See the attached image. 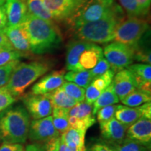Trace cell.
<instances>
[{"label": "cell", "mask_w": 151, "mask_h": 151, "mask_svg": "<svg viewBox=\"0 0 151 151\" xmlns=\"http://www.w3.org/2000/svg\"><path fill=\"white\" fill-rule=\"evenodd\" d=\"M22 25L27 32L32 53H48L58 48L62 42L61 35L54 22L42 20L28 13Z\"/></svg>", "instance_id": "1"}, {"label": "cell", "mask_w": 151, "mask_h": 151, "mask_svg": "<svg viewBox=\"0 0 151 151\" xmlns=\"http://www.w3.org/2000/svg\"><path fill=\"white\" fill-rule=\"evenodd\" d=\"M123 19V11L119 6L116 10L104 18L76 28V36L79 40L93 43H107L113 41L115 30Z\"/></svg>", "instance_id": "2"}, {"label": "cell", "mask_w": 151, "mask_h": 151, "mask_svg": "<svg viewBox=\"0 0 151 151\" xmlns=\"http://www.w3.org/2000/svg\"><path fill=\"white\" fill-rule=\"evenodd\" d=\"M30 116L22 106L7 108L0 113V135L4 142L24 143L28 138Z\"/></svg>", "instance_id": "3"}, {"label": "cell", "mask_w": 151, "mask_h": 151, "mask_svg": "<svg viewBox=\"0 0 151 151\" xmlns=\"http://www.w3.org/2000/svg\"><path fill=\"white\" fill-rule=\"evenodd\" d=\"M50 67V63L43 60L20 62L15 67L4 87L16 99L23 97L28 87L48 72Z\"/></svg>", "instance_id": "4"}, {"label": "cell", "mask_w": 151, "mask_h": 151, "mask_svg": "<svg viewBox=\"0 0 151 151\" xmlns=\"http://www.w3.org/2000/svg\"><path fill=\"white\" fill-rule=\"evenodd\" d=\"M148 27V22L143 18L127 17L118 24L113 41L137 48Z\"/></svg>", "instance_id": "5"}, {"label": "cell", "mask_w": 151, "mask_h": 151, "mask_svg": "<svg viewBox=\"0 0 151 151\" xmlns=\"http://www.w3.org/2000/svg\"><path fill=\"white\" fill-rule=\"evenodd\" d=\"M118 6L115 0H87L69 23L76 29L87 22L104 18Z\"/></svg>", "instance_id": "6"}, {"label": "cell", "mask_w": 151, "mask_h": 151, "mask_svg": "<svg viewBox=\"0 0 151 151\" xmlns=\"http://www.w3.org/2000/svg\"><path fill=\"white\" fill-rule=\"evenodd\" d=\"M135 50L132 46L113 41L104 47L103 54L110 64L111 69L117 73L132 65Z\"/></svg>", "instance_id": "7"}, {"label": "cell", "mask_w": 151, "mask_h": 151, "mask_svg": "<svg viewBox=\"0 0 151 151\" xmlns=\"http://www.w3.org/2000/svg\"><path fill=\"white\" fill-rule=\"evenodd\" d=\"M43 1L55 21L69 22L87 0H43Z\"/></svg>", "instance_id": "8"}, {"label": "cell", "mask_w": 151, "mask_h": 151, "mask_svg": "<svg viewBox=\"0 0 151 151\" xmlns=\"http://www.w3.org/2000/svg\"><path fill=\"white\" fill-rule=\"evenodd\" d=\"M54 124L52 116L38 120H33L30 122L28 137L31 141L37 143H46L55 138L60 137Z\"/></svg>", "instance_id": "9"}, {"label": "cell", "mask_w": 151, "mask_h": 151, "mask_svg": "<svg viewBox=\"0 0 151 151\" xmlns=\"http://www.w3.org/2000/svg\"><path fill=\"white\" fill-rule=\"evenodd\" d=\"M24 106L29 116L34 120H38L51 116L52 106L50 100L45 94L30 93L22 98Z\"/></svg>", "instance_id": "10"}, {"label": "cell", "mask_w": 151, "mask_h": 151, "mask_svg": "<svg viewBox=\"0 0 151 151\" xmlns=\"http://www.w3.org/2000/svg\"><path fill=\"white\" fill-rule=\"evenodd\" d=\"M99 127L102 139L111 146L121 143L125 139L128 128L115 118L99 122Z\"/></svg>", "instance_id": "11"}, {"label": "cell", "mask_w": 151, "mask_h": 151, "mask_svg": "<svg viewBox=\"0 0 151 151\" xmlns=\"http://www.w3.org/2000/svg\"><path fill=\"white\" fill-rule=\"evenodd\" d=\"M2 32L14 50L20 52L24 57L32 53L29 39L22 24L15 27H6Z\"/></svg>", "instance_id": "12"}, {"label": "cell", "mask_w": 151, "mask_h": 151, "mask_svg": "<svg viewBox=\"0 0 151 151\" xmlns=\"http://www.w3.org/2000/svg\"><path fill=\"white\" fill-rule=\"evenodd\" d=\"M126 137L148 147L151 142V119L139 118L127 128Z\"/></svg>", "instance_id": "13"}, {"label": "cell", "mask_w": 151, "mask_h": 151, "mask_svg": "<svg viewBox=\"0 0 151 151\" xmlns=\"http://www.w3.org/2000/svg\"><path fill=\"white\" fill-rule=\"evenodd\" d=\"M7 19V27H15L23 23L28 14L24 0H6L3 5Z\"/></svg>", "instance_id": "14"}, {"label": "cell", "mask_w": 151, "mask_h": 151, "mask_svg": "<svg viewBox=\"0 0 151 151\" xmlns=\"http://www.w3.org/2000/svg\"><path fill=\"white\" fill-rule=\"evenodd\" d=\"M64 70L54 71L43 76L32 88L33 94H46L54 91L63 85L65 82Z\"/></svg>", "instance_id": "15"}, {"label": "cell", "mask_w": 151, "mask_h": 151, "mask_svg": "<svg viewBox=\"0 0 151 151\" xmlns=\"http://www.w3.org/2000/svg\"><path fill=\"white\" fill-rule=\"evenodd\" d=\"M112 84L113 90L120 101L137 89L133 76L127 69H124L116 73Z\"/></svg>", "instance_id": "16"}, {"label": "cell", "mask_w": 151, "mask_h": 151, "mask_svg": "<svg viewBox=\"0 0 151 151\" xmlns=\"http://www.w3.org/2000/svg\"><path fill=\"white\" fill-rule=\"evenodd\" d=\"M127 69L133 76L136 88L138 90L151 94V66L148 64H134Z\"/></svg>", "instance_id": "17"}, {"label": "cell", "mask_w": 151, "mask_h": 151, "mask_svg": "<svg viewBox=\"0 0 151 151\" xmlns=\"http://www.w3.org/2000/svg\"><path fill=\"white\" fill-rule=\"evenodd\" d=\"M92 44L93 43L79 39L69 43L66 56V69L68 71H83L79 65V58L81 53Z\"/></svg>", "instance_id": "18"}, {"label": "cell", "mask_w": 151, "mask_h": 151, "mask_svg": "<svg viewBox=\"0 0 151 151\" xmlns=\"http://www.w3.org/2000/svg\"><path fill=\"white\" fill-rule=\"evenodd\" d=\"M103 57V48L93 43L81 53L78 60L79 65L82 70H90Z\"/></svg>", "instance_id": "19"}, {"label": "cell", "mask_w": 151, "mask_h": 151, "mask_svg": "<svg viewBox=\"0 0 151 151\" xmlns=\"http://www.w3.org/2000/svg\"><path fill=\"white\" fill-rule=\"evenodd\" d=\"M93 106L92 104H90L86 101L77 103L74 106L69 109L68 111L69 117H76V118L86 121L92 127L96 122L95 117L92 113Z\"/></svg>", "instance_id": "20"}, {"label": "cell", "mask_w": 151, "mask_h": 151, "mask_svg": "<svg viewBox=\"0 0 151 151\" xmlns=\"http://www.w3.org/2000/svg\"><path fill=\"white\" fill-rule=\"evenodd\" d=\"M50 100L53 108H61L69 109L78 103L76 100L69 97L66 93L62 86L54 91L45 94Z\"/></svg>", "instance_id": "21"}, {"label": "cell", "mask_w": 151, "mask_h": 151, "mask_svg": "<svg viewBox=\"0 0 151 151\" xmlns=\"http://www.w3.org/2000/svg\"><path fill=\"white\" fill-rule=\"evenodd\" d=\"M141 118H142V116L139 106L129 107L121 106L115 114V118L127 127Z\"/></svg>", "instance_id": "22"}, {"label": "cell", "mask_w": 151, "mask_h": 151, "mask_svg": "<svg viewBox=\"0 0 151 151\" xmlns=\"http://www.w3.org/2000/svg\"><path fill=\"white\" fill-rule=\"evenodd\" d=\"M86 131L69 127L65 133L61 134V138L67 146L76 149L86 148L85 137Z\"/></svg>", "instance_id": "23"}, {"label": "cell", "mask_w": 151, "mask_h": 151, "mask_svg": "<svg viewBox=\"0 0 151 151\" xmlns=\"http://www.w3.org/2000/svg\"><path fill=\"white\" fill-rule=\"evenodd\" d=\"M118 96L116 95V92L113 88L112 83L107 87L104 91L100 94L95 101L93 103V109H92V113L94 116H95L96 113L100 109L103 107L106 106L116 104L119 102Z\"/></svg>", "instance_id": "24"}, {"label": "cell", "mask_w": 151, "mask_h": 151, "mask_svg": "<svg viewBox=\"0 0 151 151\" xmlns=\"http://www.w3.org/2000/svg\"><path fill=\"white\" fill-rule=\"evenodd\" d=\"M26 1H27L26 4L29 14L46 21L55 22L53 17L44 5L43 0H26Z\"/></svg>", "instance_id": "25"}, {"label": "cell", "mask_w": 151, "mask_h": 151, "mask_svg": "<svg viewBox=\"0 0 151 151\" xmlns=\"http://www.w3.org/2000/svg\"><path fill=\"white\" fill-rule=\"evenodd\" d=\"M67 109L53 108L52 119L54 127L60 134H62L69 128V114Z\"/></svg>", "instance_id": "26"}, {"label": "cell", "mask_w": 151, "mask_h": 151, "mask_svg": "<svg viewBox=\"0 0 151 151\" xmlns=\"http://www.w3.org/2000/svg\"><path fill=\"white\" fill-rule=\"evenodd\" d=\"M65 79L86 89L93 80V77L90 70L69 71L65 74Z\"/></svg>", "instance_id": "27"}, {"label": "cell", "mask_w": 151, "mask_h": 151, "mask_svg": "<svg viewBox=\"0 0 151 151\" xmlns=\"http://www.w3.org/2000/svg\"><path fill=\"white\" fill-rule=\"evenodd\" d=\"M151 100V96L146 92L141 91L140 90L136 89L126 96L121 100V102L124 105L129 107H137L149 102Z\"/></svg>", "instance_id": "28"}, {"label": "cell", "mask_w": 151, "mask_h": 151, "mask_svg": "<svg viewBox=\"0 0 151 151\" xmlns=\"http://www.w3.org/2000/svg\"><path fill=\"white\" fill-rule=\"evenodd\" d=\"M62 88L69 97L81 102L85 100L86 89L70 81H65Z\"/></svg>", "instance_id": "29"}, {"label": "cell", "mask_w": 151, "mask_h": 151, "mask_svg": "<svg viewBox=\"0 0 151 151\" xmlns=\"http://www.w3.org/2000/svg\"><path fill=\"white\" fill-rule=\"evenodd\" d=\"M111 146L113 151H148L147 147L127 137L121 143L111 145Z\"/></svg>", "instance_id": "30"}, {"label": "cell", "mask_w": 151, "mask_h": 151, "mask_svg": "<svg viewBox=\"0 0 151 151\" xmlns=\"http://www.w3.org/2000/svg\"><path fill=\"white\" fill-rule=\"evenodd\" d=\"M118 1L121 8L126 11L128 17L141 18L146 15L139 7L137 0H118Z\"/></svg>", "instance_id": "31"}, {"label": "cell", "mask_w": 151, "mask_h": 151, "mask_svg": "<svg viewBox=\"0 0 151 151\" xmlns=\"http://www.w3.org/2000/svg\"><path fill=\"white\" fill-rule=\"evenodd\" d=\"M23 55L14 48L0 49V67H2L11 62L20 60Z\"/></svg>", "instance_id": "32"}, {"label": "cell", "mask_w": 151, "mask_h": 151, "mask_svg": "<svg viewBox=\"0 0 151 151\" xmlns=\"http://www.w3.org/2000/svg\"><path fill=\"white\" fill-rule=\"evenodd\" d=\"M121 106L122 105L113 104L100 109L96 113L97 121L99 122H104L114 118L116 112L121 107Z\"/></svg>", "instance_id": "33"}, {"label": "cell", "mask_w": 151, "mask_h": 151, "mask_svg": "<svg viewBox=\"0 0 151 151\" xmlns=\"http://www.w3.org/2000/svg\"><path fill=\"white\" fill-rule=\"evenodd\" d=\"M19 63L20 60H17L11 62L8 65L0 67V88L4 86L7 83L13 71Z\"/></svg>", "instance_id": "34"}, {"label": "cell", "mask_w": 151, "mask_h": 151, "mask_svg": "<svg viewBox=\"0 0 151 151\" xmlns=\"http://www.w3.org/2000/svg\"><path fill=\"white\" fill-rule=\"evenodd\" d=\"M16 99L4 86L0 88V113L12 105Z\"/></svg>", "instance_id": "35"}, {"label": "cell", "mask_w": 151, "mask_h": 151, "mask_svg": "<svg viewBox=\"0 0 151 151\" xmlns=\"http://www.w3.org/2000/svg\"><path fill=\"white\" fill-rule=\"evenodd\" d=\"M111 69L110 64L109 62L106 60L105 58H101L97 62V65L90 70V72L91 73L92 77L95 78V77L99 76L103 74L106 71H108L109 69Z\"/></svg>", "instance_id": "36"}, {"label": "cell", "mask_w": 151, "mask_h": 151, "mask_svg": "<svg viewBox=\"0 0 151 151\" xmlns=\"http://www.w3.org/2000/svg\"><path fill=\"white\" fill-rule=\"evenodd\" d=\"M101 90H98L93 85L90 83L88 88L86 89V94H85V101L90 104H93L95 100L101 93Z\"/></svg>", "instance_id": "37"}, {"label": "cell", "mask_w": 151, "mask_h": 151, "mask_svg": "<svg viewBox=\"0 0 151 151\" xmlns=\"http://www.w3.org/2000/svg\"><path fill=\"white\" fill-rule=\"evenodd\" d=\"M134 60L142 62L143 64L150 65V50H143V49H140L139 47H137L135 50L134 55Z\"/></svg>", "instance_id": "38"}, {"label": "cell", "mask_w": 151, "mask_h": 151, "mask_svg": "<svg viewBox=\"0 0 151 151\" xmlns=\"http://www.w3.org/2000/svg\"><path fill=\"white\" fill-rule=\"evenodd\" d=\"M0 151H24L22 143L4 142L0 146Z\"/></svg>", "instance_id": "39"}, {"label": "cell", "mask_w": 151, "mask_h": 151, "mask_svg": "<svg viewBox=\"0 0 151 151\" xmlns=\"http://www.w3.org/2000/svg\"><path fill=\"white\" fill-rule=\"evenodd\" d=\"M60 137L50 140L45 144L46 151H60Z\"/></svg>", "instance_id": "40"}, {"label": "cell", "mask_w": 151, "mask_h": 151, "mask_svg": "<svg viewBox=\"0 0 151 151\" xmlns=\"http://www.w3.org/2000/svg\"><path fill=\"white\" fill-rule=\"evenodd\" d=\"M89 151H113V150L106 143L97 142L90 146Z\"/></svg>", "instance_id": "41"}, {"label": "cell", "mask_w": 151, "mask_h": 151, "mask_svg": "<svg viewBox=\"0 0 151 151\" xmlns=\"http://www.w3.org/2000/svg\"><path fill=\"white\" fill-rule=\"evenodd\" d=\"M141 116L143 118H146L148 119H151V102L145 103L139 106Z\"/></svg>", "instance_id": "42"}, {"label": "cell", "mask_w": 151, "mask_h": 151, "mask_svg": "<svg viewBox=\"0 0 151 151\" xmlns=\"http://www.w3.org/2000/svg\"><path fill=\"white\" fill-rule=\"evenodd\" d=\"M24 151H46V148L45 145H42V143H35L28 144L24 148Z\"/></svg>", "instance_id": "43"}, {"label": "cell", "mask_w": 151, "mask_h": 151, "mask_svg": "<svg viewBox=\"0 0 151 151\" xmlns=\"http://www.w3.org/2000/svg\"><path fill=\"white\" fill-rule=\"evenodd\" d=\"M7 27V19L4 6H0V32H2Z\"/></svg>", "instance_id": "44"}, {"label": "cell", "mask_w": 151, "mask_h": 151, "mask_svg": "<svg viewBox=\"0 0 151 151\" xmlns=\"http://www.w3.org/2000/svg\"><path fill=\"white\" fill-rule=\"evenodd\" d=\"M1 48H13L11 43L2 32H0V49Z\"/></svg>", "instance_id": "45"}, {"label": "cell", "mask_w": 151, "mask_h": 151, "mask_svg": "<svg viewBox=\"0 0 151 151\" xmlns=\"http://www.w3.org/2000/svg\"><path fill=\"white\" fill-rule=\"evenodd\" d=\"M137 1L141 10L146 14H148L149 8L150 6L151 0H137Z\"/></svg>", "instance_id": "46"}, {"label": "cell", "mask_w": 151, "mask_h": 151, "mask_svg": "<svg viewBox=\"0 0 151 151\" xmlns=\"http://www.w3.org/2000/svg\"><path fill=\"white\" fill-rule=\"evenodd\" d=\"M60 151H86V148L83 149H76L72 148L67 146L65 141L60 137Z\"/></svg>", "instance_id": "47"}, {"label": "cell", "mask_w": 151, "mask_h": 151, "mask_svg": "<svg viewBox=\"0 0 151 151\" xmlns=\"http://www.w3.org/2000/svg\"><path fill=\"white\" fill-rule=\"evenodd\" d=\"M6 0H0V6H2L4 4Z\"/></svg>", "instance_id": "48"}, {"label": "cell", "mask_w": 151, "mask_h": 151, "mask_svg": "<svg viewBox=\"0 0 151 151\" xmlns=\"http://www.w3.org/2000/svg\"><path fill=\"white\" fill-rule=\"evenodd\" d=\"M1 135H0V142H1Z\"/></svg>", "instance_id": "49"}, {"label": "cell", "mask_w": 151, "mask_h": 151, "mask_svg": "<svg viewBox=\"0 0 151 151\" xmlns=\"http://www.w3.org/2000/svg\"><path fill=\"white\" fill-rule=\"evenodd\" d=\"M24 1H25V0H24Z\"/></svg>", "instance_id": "50"}, {"label": "cell", "mask_w": 151, "mask_h": 151, "mask_svg": "<svg viewBox=\"0 0 151 151\" xmlns=\"http://www.w3.org/2000/svg\"><path fill=\"white\" fill-rule=\"evenodd\" d=\"M1 49H2V48H1Z\"/></svg>", "instance_id": "51"}]
</instances>
